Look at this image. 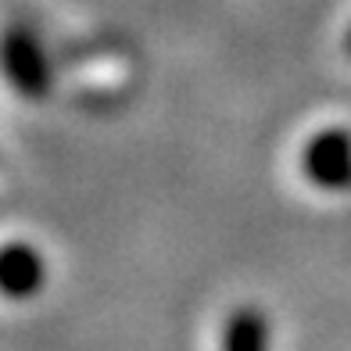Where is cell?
I'll return each instance as SVG.
<instances>
[{
  "instance_id": "6da1fadb",
  "label": "cell",
  "mask_w": 351,
  "mask_h": 351,
  "mask_svg": "<svg viewBox=\"0 0 351 351\" xmlns=\"http://www.w3.org/2000/svg\"><path fill=\"white\" fill-rule=\"evenodd\" d=\"M0 72L22 101H47L54 86L51 58H47L40 36L25 25H8L0 33Z\"/></svg>"
},
{
  "instance_id": "7a4b0ae2",
  "label": "cell",
  "mask_w": 351,
  "mask_h": 351,
  "mask_svg": "<svg viewBox=\"0 0 351 351\" xmlns=\"http://www.w3.org/2000/svg\"><path fill=\"white\" fill-rule=\"evenodd\" d=\"M305 180L326 194L351 190V133L348 130H323L308 140L301 154Z\"/></svg>"
},
{
  "instance_id": "3957f363",
  "label": "cell",
  "mask_w": 351,
  "mask_h": 351,
  "mask_svg": "<svg viewBox=\"0 0 351 351\" xmlns=\"http://www.w3.org/2000/svg\"><path fill=\"white\" fill-rule=\"evenodd\" d=\"M47 283V262L40 247L25 241H11L0 247V298L4 301H33Z\"/></svg>"
},
{
  "instance_id": "277c9868",
  "label": "cell",
  "mask_w": 351,
  "mask_h": 351,
  "mask_svg": "<svg viewBox=\"0 0 351 351\" xmlns=\"http://www.w3.org/2000/svg\"><path fill=\"white\" fill-rule=\"evenodd\" d=\"M273 348V326L258 305H237L222 323L219 351H269Z\"/></svg>"
},
{
  "instance_id": "5b68a950",
  "label": "cell",
  "mask_w": 351,
  "mask_h": 351,
  "mask_svg": "<svg viewBox=\"0 0 351 351\" xmlns=\"http://www.w3.org/2000/svg\"><path fill=\"white\" fill-rule=\"evenodd\" d=\"M344 47H348V54H351V33H348V40H344Z\"/></svg>"
}]
</instances>
